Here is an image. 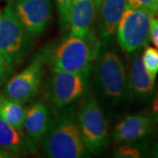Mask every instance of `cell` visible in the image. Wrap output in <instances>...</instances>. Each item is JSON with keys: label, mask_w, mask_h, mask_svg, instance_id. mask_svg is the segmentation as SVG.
I'll use <instances>...</instances> for the list:
<instances>
[{"label": "cell", "mask_w": 158, "mask_h": 158, "mask_svg": "<svg viewBox=\"0 0 158 158\" xmlns=\"http://www.w3.org/2000/svg\"><path fill=\"white\" fill-rule=\"evenodd\" d=\"M100 48V41L97 39L94 31L85 38L70 35L52 52V71L83 72L91 69Z\"/></svg>", "instance_id": "obj_3"}, {"label": "cell", "mask_w": 158, "mask_h": 158, "mask_svg": "<svg viewBox=\"0 0 158 158\" xmlns=\"http://www.w3.org/2000/svg\"><path fill=\"white\" fill-rule=\"evenodd\" d=\"M148 117L151 118L154 124L158 123V90L155 94V96L153 97Z\"/></svg>", "instance_id": "obj_21"}, {"label": "cell", "mask_w": 158, "mask_h": 158, "mask_svg": "<svg viewBox=\"0 0 158 158\" xmlns=\"http://www.w3.org/2000/svg\"><path fill=\"white\" fill-rule=\"evenodd\" d=\"M2 77H2V76L0 75V81H1V79H2Z\"/></svg>", "instance_id": "obj_28"}, {"label": "cell", "mask_w": 158, "mask_h": 158, "mask_svg": "<svg viewBox=\"0 0 158 158\" xmlns=\"http://www.w3.org/2000/svg\"><path fill=\"white\" fill-rule=\"evenodd\" d=\"M59 11L60 24L63 31L69 28V13L73 0H56Z\"/></svg>", "instance_id": "obj_19"}, {"label": "cell", "mask_w": 158, "mask_h": 158, "mask_svg": "<svg viewBox=\"0 0 158 158\" xmlns=\"http://www.w3.org/2000/svg\"><path fill=\"white\" fill-rule=\"evenodd\" d=\"M5 98H6V97H4L3 95H1V94H0V107H1V106H2V103H3V101L5 100Z\"/></svg>", "instance_id": "obj_27"}, {"label": "cell", "mask_w": 158, "mask_h": 158, "mask_svg": "<svg viewBox=\"0 0 158 158\" xmlns=\"http://www.w3.org/2000/svg\"><path fill=\"white\" fill-rule=\"evenodd\" d=\"M50 123V113L43 102L35 101L27 108L23 128L33 141L41 140Z\"/></svg>", "instance_id": "obj_14"}, {"label": "cell", "mask_w": 158, "mask_h": 158, "mask_svg": "<svg viewBox=\"0 0 158 158\" xmlns=\"http://www.w3.org/2000/svg\"><path fill=\"white\" fill-rule=\"evenodd\" d=\"M127 4V0H101L98 9V36L102 40H107L115 33Z\"/></svg>", "instance_id": "obj_13"}, {"label": "cell", "mask_w": 158, "mask_h": 158, "mask_svg": "<svg viewBox=\"0 0 158 158\" xmlns=\"http://www.w3.org/2000/svg\"><path fill=\"white\" fill-rule=\"evenodd\" d=\"M77 123L87 151L92 155L104 151L110 141L108 122L95 98H88L81 104L77 113Z\"/></svg>", "instance_id": "obj_4"}, {"label": "cell", "mask_w": 158, "mask_h": 158, "mask_svg": "<svg viewBox=\"0 0 158 158\" xmlns=\"http://www.w3.org/2000/svg\"><path fill=\"white\" fill-rule=\"evenodd\" d=\"M127 3L135 8L148 11L154 16L158 15V0H127Z\"/></svg>", "instance_id": "obj_20"}, {"label": "cell", "mask_w": 158, "mask_h": 158, "mask_svg": "<svg viewBox=\"0 0 158 158\" xmlns=\"http://www.w3.org/2000/svg\"><path fill=\"white\" fill-rule=\"evenodd\" d=\"M65 107L52 122L41 138L42 151L47 157H88L79 131L77 119L71 108Z\"/></svg>", "instance_id": "obj_1"}, {"label": "cell", "mask_w": 158, "mask_h": 158, "mask_svg": "<svg viewBox=\"0 0 158 158\" xmlns=\"http://www.w3.org/2000/svg\"><path fill=\"white\" fill-rule=\"evenodd\" d=\"M154 15L127 4L117 27V40L127 53H134L146 47L150 40V27Z\"/></svg>", "instance_id": "obj_6"}, {"label": "cell", "mask_w": 158, "mask_h": 158, "mask_svg": "<svg viewBox=\"0 0 158 158\" xmlns=\"http://www.w3.org/2000/svg\"><path fill=\"white\" fill-rule=\"evenodd\" d=\"M94 0H73L69 13L70 35L80 38L89 36L96 16Z\"/></svg>", "instance_id": "obj_12"}, {"label": "cell", "mask_w": 158, "mask_h": 158, "mask_svg": "<svg viewBox=\"0 0 158 158\" xmlns=\"http://www.w3.org/2000/svg\"><path fill=\"white\" fill-rule=\"evenodd\" d=\"M16 157L13 154L7 151L6 149H0V158H13Z\"/></svg>", "instance_id": "obj_24"}, {"label": "cell", "mask_w": 158, "mask_h": 158, "mask_svg": "<svg viewBox=\"0 0 158 158\" xmlns=\"http://www.w3.org/2000/svg\"><path fill=\"white\" fill-rule=\"evenodd\" d=\"M11 65L12 64L7 62L5 56L0 52V75L2 77H4L5 75L11 71Z\"/></svg>", "instance_id": "obj_23"}, {"label": "cell", "mask_w": 158, "mask_h": 158, "mask_svg": "<svg viewBox=\"0 0 158 158\" xmlns=\"http://www.w3.org/2000/svg\"><path fill=\"white\" fill-rule=\"evenodd\" d=\"M95 1V5H96V8L97 10L98 9V7H99V5H100V2H101V0H94Z\"/></svg>", "instance_id": "obj_26"}, {"label": "cell", "mask_w": 158, "mask_h": 158, "mask_svg": "<svg viewBox=\"0 0 158 158\" xmlns=\"http://www.w3.org/2000/svg\"><path fill=\"white\" fill-rule=\"evenodd\" d=\"M143 148L131 143H124L114 149L113 156L118 158H140L143 156Z\"/></svg>", "instance_id": "obj_18"}, {"label": "cell", "mask_w": 158, "mask_h": 158, "mask_svg": "<svg viewBox=\"0 0 158 158\" xmlns=\"http://www.w3.org/2000/svg\"><path fill=\"white\" fill-rule=\"evenodd\" d=\"M150 40L158 48V18H153L150 27Z\"/></svg>", "instance_id": "obj_22"}, {"label": "cell", "mask_w": 158, "mask_h": 158, "mask_svg": "<svg viewBox=\"0 0 158 158\" xmlns=\"http://www.w3.org/2000/svg\"><path fill=\"white\" fill-rule=\"evenodd\" d=\"M0 17H1V11H0Z\"/></svg>", "instance_id": "obj_29"}, {"label": "cell", "mask_w": 158, "mask_h": 158, "mask_svg": "<svg viewBox=\"0 0 158 158\" xmlns=\"http://www.w3.org/2000/svg\"><path fill=\"white\" fill-rule=\"evenodd\" d=\"M27 108L23 104L5 98L0 107V117L19 131H22Z\"/></svg>", "instance_id": "obj_16"}, {"label": "cell", "mask_w": 158, "mask_h": 158, "mask_svg": "<svg viewBox=\"0 0 158 158\" xmlns=\"http://www.w3.org/2000/svg\"><path fill=\"white\" fill-rule=\"evenodd\" d=\"M154 125L148 115L133 114L123 118L115 126L112 137L115 143H133L149 134Z\"/></svg>", "instance_id": "obj_11"}, {"label": "cell", "mask_w": 158, "mask_h": 158, "mask_svg": "<svg viewBox=\"0 0 158 158\" xmlns=\"http://www.w3.org/2000/svg\"><path fill=\"white\" fill-rule=\"evenodd\" d=\"M91 69L83 72L53 71L49 92L56 107L65 108L85 95L89 86Z\"/></svg>", "instance_id": "obj_7"}, {"label": "cell", "mask_w": 158, "mask_h": 158, "mask_svg": "<svg viewBox=\"0 0 158 158\" xmlns=\"http://www.w3.org/2000/svg\"><path fill=\"white\" fill-rule=\"evenodd\" d=\"M151 156L153 157L158 158V142L156 144H155V146L153 147L152 150H151Z\"/></svg>", "instance_id": "obj_25"}, {"label": "cell", "mask_w": 158, "mask_h": 158, "mask_svg": "<svg viewBox=\"0 0 158 158\" xmlns=\"http://www.w3.org/2000/svg\"><path fill=\"white\" fill-rule=\"evenodd\" d=\"M44 56H38L21 72L7 83L4 94L6 98L20 104L27 103L37 94L43 75Z\"/></svg>", "instance_id": "obj_8"}, {"label": "cell", "mask_w": 158, "mask_h": 158, "mask_svg": "<svg viewBox=\"0 0 158 158\" xmlns=\"http://www.w3.org/2000/svg\"><path fill=\"white\" fill-rule=\"evenodd\" d=\"M94 70L95 85L102 101L110 107L122 105L128 98L127 77L118 53L107 47L100 48Z\"/></svg>", "instance_id": "obj_2"}, {"label": "cell", "mask_w": 158, "mask_h": 158, "mask_svg": "<svg viewBox=\"0 0 158 158\" xmlns=\"http://www.w3.org/2000/svg\"><path fill=\"white\" fill-rule=\"evenodd\" d=\"M141 60L148 73L156 80L158 74V48L147 47L141 52Z\"/></svg>", "instance_id": "obj_17"}, {"label": "cell", "mask_w": 158, "mask_h": 158, "mask_svg": "<svg viewBox=\"0 0 158 158\" xmlns=\"http://www.w3.org/2000/svg\"><path fill=\"white\" fill-rule=\"evenodd\" d=\"M19 131L0 117V148L13 154L16 157L33 151V146Z\"/></svg>", "instance_id": "obj_15"}, {"label": "cell", "mask_w": 158, "mask_h": 158, "mask_svg": "<svg viewBox=\"0 0 158 158\" xmlns=\"http://www.w3.org/2000/svg\"><path fill=\"white\" fill-rule=\"evenodd\" d=\"M14 5L30 36H39L45 32L52 18L50 0H17Z\"/></svg>", "instance_id": "obj_9"}, {"label": "cell", "mask_w": 158, "mask_h": 158, "mask_svg": "<svg viewBox=\"0 0 158 158\" xmlns=\"http://www.w3.org/2000/svg\"><path fill=\"white\" fill-rule=\"evenodd\" d=\"M127 77L129 98L145 100L153 96L156 88V80L149 76L144 68L141 60V49L134 52Z\"/></svg>", "instance_id": "obj_10"}, {"label": "cell", "mask_w": 158, "mask_h": 158, "mask_svg": "<svg viewBox=\"0 0 158 158\" xmlns=\"http://www.w3.org/2000/svg\"><path fill=\"white\" fill-rule=\"evenodd\" d=\"M29 44L30 34L18 16L13 0H9L0 17V52L13 64L22 59Z\"/></svg>", "instance_id": "obj_5"}]
</instances>
